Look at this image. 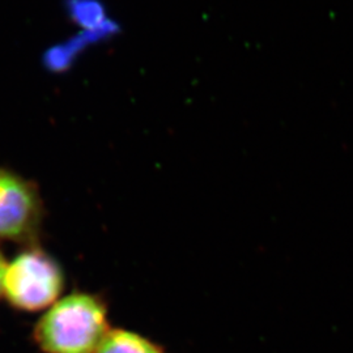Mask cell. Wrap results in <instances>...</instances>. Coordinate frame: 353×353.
<instances>
[{"mask_svg":"<svg viewBox=\"0 0 353 353\" xmlns=\"http://www.w3.org/2000/svg\"><path fill=\"white\" fill-rule=\"evenodd\" d=\"M41 214V201L32 183L0 169V240L32 239Z\"/></svg>","mask_w":353,"mask_h":353,"instance_id":"obj_3","label":"cell"},{"mask_svg":"<svg viewBox=\"0 0 353 353\" xmlns=\"http://www.w3.org/2000/svg\"><path fill=\"white\" fill-rule=\"evenodd\" d=\"M110 331L106 306L88 293H72L48 309L34 328L45 353H96Z\"/></svg>","mask_w":353,"mask_h":353,"instance_id":"obj_1","label":"cell"},{"mask_svg":"<svg viewBox=\"0 0 353 353\" xmlns=\"http://www.w3.org/2000/svg\"><path fill=\"white\" fill-rule=\"evenodd\" d=\"M63 284V272L49 254L28 249L7 265L3 294L16 309L38 312L58 301Z\"/></svg>","mask_w":353,"mask_h":353,"instance_id":"obj_2","label":"cell"},{"mask_svg":"<svg viewBox=\"0 0 353 353\" xmlns=\"http://www.w3.org/2000/svg\"><path fill=\"white\" fill-rule=\"evenodd\" d=\"M6 268H7V263L0 252V296L3 294V281H4V274H6Z\"/></svg>","mask_w":353,"mask_h":353,"instance_id":"obj_5","label":"cell"},{"mask_svg":"<svg viewBox=\"0 0 353 353\" xmlns=\"http://www.w3.org/2000/svg\"><path fill=\"white\" fill-rule=\"evenodd\" d=\"M96 353H166L156 343L127 330H110Z\"/></svg>","mask_w":353,"mask_h":353,"instance_id":"obj_4","label":"cell"}]
</instances>
